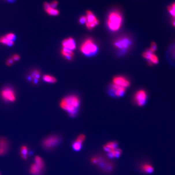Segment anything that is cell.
<instances>
[{"instance_id":"277c9868","label":"cell","mask_w":175,"mask_h":175,"mask_svg":"<svg viewBox=\"0 0 175 175\" xmlns=\"http://www.w3.org/2000/svg\"><path fill=\"white\" fill-rule=\"evenodd\" d=\"M61 140L60 137L53 135L47 137L43 139L42 142V147L46 150H51L59 144Z\"/></svg>"},{"instance_id":"603a6c76","label":"cell","mask_w":175,"mask_h":175,"mask_svg":"<svg viewBox=\"0 0 175 175\" xmlns=\"http://www.w3.org/2000/svg\"><path fill=\"white\" fill-rule=\"evenodd\" d=\"M149 64L150 65H156L159 63V59L157 56L153 53L150 56L148 60Z\"/></svg>"},{"instance_id":"f1b7e54d","label":"cell","mask_w":175,"mask_h":175,"mask_svg":"<svg viewBox=\"0 0 175 175\" xmlns=\"http://www.w3.org/2000/svg\"><path fill=\"white\" fill-rule=\"evenodd\" d=\"M86 16H82L80 17L79 19V23L81 24H85V22H86Z\"/></svg>"},{"instance_id":"9c48e42d","label":"cell","mask_w":175,"mask_h":175,"mask_svg":"<svg viewBox=\"0 0 175 175\" xmlns=\"http://www.w3.org/2000/svg\"><path fill=\"white\" fill-rule=\"evenodd\" d=\"M126 90V89L124 88L114 85L112 83L109 87V92L110 94H112L113 96L118 97L123 96L124 94H125Z\"/></svg>"},{"instance_id":"7402d4cb","label":"cell","mask_w":175,"mask_h":175,"mask_svg":"<svg viewBox=\"0 0 175 175\" xmlns=\"http://www.w3.org/2000/svg\"><path fill=\"white\" fill-rule=\"evenodd\" d=\"M0 43L3 45L8 46H12L14 44V42L8 40L5 36L0 37Z\"/></svg>"},{"instance_id":"83f0119b","label":"cell","mask_w":175,"mask_h":175,"mask_svg":"<svg viewBox=\"0 0 175 175\" xmlns=\"http://www.w3.org/2000/svg\"><path fill=\"white\" fill-rule=\"evenodd\" d=\"M50 6L53 8L56 9V7L58 5V1L56 0H54V1H52V2L50 3Z\"/></svg>"},{"instance_id":"30bf717a","label":"cell","mask_w":175,"mask_h":175,"mask_svg":"<svg viewBox=\"0 0 175 175\" xmlns=\"http://www.w3.org/2000/svg\"><path fill=\"white\" fill-rule=\"evenodd\" d=\"M10 148L8 140L5 137H0V156H4L8 152Z\"/></svg>"},{"instance_id":"2e32d148","label":"cell","mask_w":175,"mask_h":175,"mask_svg":"<svg viewBox=\"0 0 175 175\" xmlns=\"http://www.w3.org/2000/svg\"><path fill=\"white\" fill-rule=\"evenodd\" d=\"M61 54L68 61H71L74 57V54L72 50L63 48L61 51Z\"/></svg>"},{"instance_id":"3957f363","label":"cell","mask_w":175,"mask_h":175,"mask_svg":"<svg viewBox=\"0 0 175 175\" xmlns=\"http://www.w3.org/2000/svg\"><path fill=\"white\" fill-rule=\"evenodd\" d=\"M80 50L84 55L91 56L96 54L98 47L93 40L87 39L81 44Z\"/></svg>"},{"instance_id":"4dcf8cb0","label":"cell","mask_w":175,"mask_h":175,"mask_svg":"<svg viewBox=\"0 0 175 175\" xmlns=\"http://www.w3.org/2000/svg\"><path fill=\"white\" fill-rule=\"evenodd\" d=\"M157 49V46L156 44L154 42H152V43L151 45V48L150 50H151L152 52H154L156 51Z\"/></svg>"},{"instance_id":"d4e9b609","label":"cell","mask_w":175,"mask_h":175,"mask_svg":"<svg viewBox=\"0 0 175 175\" xmlns=\"http://www.w3.org/2000/svg\"><path fill=\"white\" fill-rule=\"evenodd\" d=\"M168 10L175 20V2L173 3L168 7Z\"/></svg>"},{"instance_id":"ffe728a7","label":"cell","mask_w":175,"mask_h":175,"mask_svg":"<svg viewBox=\"0 0 175 175\" xmlns=\"http://www.w3.org/2000/svg\"><path fill=\"white\" fill-rule=\"evenodd\" d=\"M43 80L45 82L49 83H55L57 82V79L53 75L45 74L43 76Z\"/></svg>"},{"instance_id":"f546056e","label":"cell","mask_w":175,"mask_h":175,"mask_svg":"<svg viewBox=\"0 0 175 175\" xmlns=\"http://www.w3.org/2000/svg\"><path fill=\"white\" fill-rule=\"evenodd\" d=\"M14 61L13 60L12 58H9L6 61V65L8 66H12L14 64Z\"/></svg>"},{"instance_id":"7a4b0ae2","label":"cell","mask_w":175,"mask_h":175,"mask_svg":"<svg viewBox=\"0 0 175 175\" xmlns=\"http://www.w3.org/2000/svg\"><path fill=\"white\" fill-rule=\"evenodd\" d=\"M122 21L121 13L118 10L113 11L109 13L107 18V27L112 31H117L121 27Z\"/></svg>"},{"instance_id":"e575fe53","label":"cell","mask_w":175,"mask_h":175,"mask_svg":"<svg viewBox=\"0 0 175 175\" xmlns=\"http://www.w3.org/2000/svg\"><path fill=\"white\" fill-rule=\"evenodd\" d=\"M173 54H174V58H175V49L174 50V53H173Z\"/></svg>"},{"instance_id":"d6a6232c","label":"cell","mask_w":175,"mask_h":175,"mask_svg":"<svg viewBox=\"0 0 175 175\" xmlns=\"http://www.w3.org/2000/svg\"><path fill=\"white\" fill-rule=\"evenodd\" d=\"M7 1H8L9 2L13 3L15 1V0H7Z\"/></svg>"},{"instance_id":"6da1fadb","label":"cell","mask_w":175,"mask_h":175,"mask_svg":"<svg viewBox=\"0 0 175 175\" xmlns=\"http://www.w3.org/2000/svg\"><path fill=\"white\" fill-rule=\"evenodd\" d=\"M80 105V100L75 94H69L62 98L59 103L61 109L67 113L71 117H75Z\"/></svg>"},{"instance_id":"8fae6325","label":"cell","mask_w":175,"mask_h":175,"mask_svg":"<svg viewBox=\"0 0 175 175\" xmlns=\"http://www.w3.org/2000/svg\"><path fill=\"white\" fill-rule=\"evenodd\" d=\"M131 42L127 38H122L117 40L114 45L117 48L122 50H126L129 48Z\"/></svg>"},{"instance_id":"e0dca14e","label":"cell","mask_w":175,"mask_h":175,"mask_svg":"<svg viewBox=\"0 0 175 175\" xmlns=\"http://www.w3.org/2000/svg\"><path fill=\"white\" fill-rule=\"evenodd\" d=\"M117 148H118V144L115 142H109L105 144L103 147V150L107 153Z\"/></svg>"},{"instance_id":"7c38bea8","label":"cell","mask_w":175,"mask_h":175,"mask_svg":"<svg viewBox=\"0 0 175 175\" xmlns=\"http://www.w3.org/2000/svg\"><path fill=\"white\" fill-rule=\"evenodd\" d=\"M62 45L63 48L69 49L73 51L75 50L76 48L75 40L71 37L64 39L62 41Z\"/></svg>"},{"instance_id":"ac0fdd59","label":"cell","mask_w":175,"mask_h":175,"mask_svg":"<svg viewBox=\"0 0 175 175\" xmlns=\"http://www.w3.org/2000/svg\"><path fill=\"white\" fill-rule=\"evenodd\" d=\"M141 170L143 172L147 174H150L154 171V168L151 165L148 163L143 164L140 167Z\"/></svg>"},{"instance_id":"d6986e66","label":"cell","mask_w":175,"mask_h":175,"mask_svg":"<svg viewBox=\"0 0 175 175\" xmlns=\"http://www.w3.org/2000/svg\"><path fill=\"white\" fill-rule=\"evenodd\" d=\"M20 153L21 157L23 160L27 161L28 159L29 150L26 146L23 145L21 146L20 149Z\"/></svg>"},{"instance_id":"cb8c5ba5","label":"cell","mask_w":175,"mask_h":175,"mask_svg":"<svg viewBox=\"0 0 175 175\" xmlns=\"http://www.w3.org/2000/svg\"><path fill=\"white\" fill-rule=\"evenodd\" d=\"M85 138H86V137H85V135L83 134H81L76 137L74 142L82 145L84 141H85Z\"/></svg>"},{"instance_id":"484cf974","label":"cell","mask_w":175,"mask_h":175,"mask_svg":"<svg viewBox=\"0 0 175 175\" xmlns=\"http://www.w3.org/2000/svg\"><path fill=\"white\" fill-rule=\"evenodd\" d=\"M82 146V145H81L75 142H73V144H72V148L75 151H79L81 150Z\"/></svg>"},{"instance_id":"8992f818","label":"cell","mask_w":175,"mask_h":175,"mask_svg":"<svg viewBox=\"0 0 175 175\" xmlns=\"http://www.w3.org/2000/svg\"><path fill=\"white\" fill-rule=\"evenodd\" d=\"M86 21L85 26L88 29L92 30L99 24V21L91 11L88 10L86 12Z\"/></svg>"},{"instance_id":"9a60e30c","label":"cell","mask_w":175,"mask_h":175,"mask_svg":"<svg viewBox=\"0 0 175 175\" xmlns=\"http://www.w3.org/2000/svg\"><path fill=\"white\" fill-rule=\"evenodd\" d=\"M44 8L45 12L51 16H58L60 14V12L58 10L52 8L50 6V3L46 2L44 3Z\"/></svg>"},{"instance_id":"5b68a950","label":"cell","mask_w":175,"mask_h":175,"mask_svg":"<svg viewBox=\"0 0 175 175\" xmlns=\"http://www.w3.org/2000/svg\"><path fill=\"white\" fill-rule=\"evenodd\" d=\"M1 98L6 103H14L16 100V95L14 88L10 86L4 87L0 92Z\"/></svg>"},{"instance_id":"836d02e7","label":"cell","mask_w":175,"mask_h":175,"mask_svg":"<svg viewBox=\"0 0 175 175\" xmlns=\"http://www.w3.org/2000/svg\"><path fill=\"white\" fill-rule=\"evenodd\" d=\"M172 25L173 26L175 27V20H174L172 22Z\"/></svg>"},{"instance_id":"1f68e13d","label":"cell","mask_w":175,"mask_h":175,"mask_svg":"<svg viewBox=\"0 0 175 175\" xmlns=\"http://www.w3.org/2000/svg\"><path fill=\"white\" fill-rule=\"evenodd\" d=\"M12 58L13 60H14V61H17L20 60L21 57H20V56H19V55H18V54H14V55H13Z\"/></svg>"},{"instance_id":"4316f807","label":"cell","mask_w":175,"mask_h":175,"mask_svg":"<svg viewBox=\"0 0 175 175\" xmlns=\"http://www.w3.org/2000/svg\"><path fill=\"white\" fill-rule=\"evenodd\" d=\"M5 37L8 40L13 42H14L15 40L16 39V36H15L14 34L13 33H9L7 34L6 36H5Z\"/></svg>"},{"instance_id":"44dd1931","label":"cell","mask_w":175,"mask_h":175,"mask_svg":"<svg viewBox=\"0 0 175 175\" xmlns=\"http://www.w3.org/2000/svg\"><path fill=\"white\" fill-rule=\"evenodd\" d=\"M121 151L120 149L117 148L114 150L107 152V156L110 158L119 157L121 154Z\"/></svg>"},{"instance_id":"4fadbf2b","label":"cell","mask_w":175,"mask_h":175,"mask_svg":"<svg viewBox=\"0 0 175 175\" xmlns=\"http://www.w3.org/2000/svg\"><path fill=\"white\" fill-rule=\"evenodd\" d=\"M45 168L34 162L30 166L29 172L32 175H41Z\"/></svg>"},{"instance_id":"52a82bcc","label":"cell","mask_w":175,"mask_h":175,"mask_svg":"<svg viewBox=\"0 0 175 175\" xmlns=\"http://www.w3.org/2000/svg\"><path fill=\"white\" fill-rule=\"evenodd\" d=\"M147 98L146 92L145 90L141 89L135 92L134 96V100L137 105L142 107L145 104Z\"/></svg>"},{"instance_id":"5bb4252c","label":"cell","mask_w":175,"mask_h":175,"mask_svg":"<svg viewBox=\"0 0 175 175\" xmlns=\"http://www.w3.org/2000/svg\"><path fill=\"white\" fill-rule=\"evenodd\" d=\"M41 75L40 71L38 69H35L31 71L27 77V79L29 81H32L34 84H37L39 82Z\"/></svg>"},{"instance_id":"ba28073f","label":"cell","mask_w":175,"mask_h":175,"mask_svg":"<svg viewBox=\"0 0 175 175\" xmlns=\"http://www.w3.org/2000/svg\"><path fill=\"white\" fill-rule=\"evenodd\" d=\"M112 84L124 88L126 89L130 85V82L126 77L122 75H118L113 77L112 80Z\"/></svg>"},{"instance_id":"d590c367","label":"cell","mask_w":175,"mask_h":175,"mask_svg":"<svg viewBox=\"0 0 175 175\" xmlns=\"http://www.w3.org/2000/svg\"><path fill=\"white\" fill-rule=\"evenodd\" d=\"M0 175H1V172H0Z\"/></svg>"}]
</instances>
